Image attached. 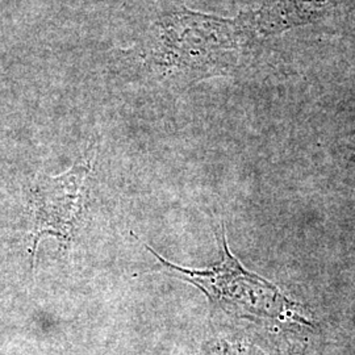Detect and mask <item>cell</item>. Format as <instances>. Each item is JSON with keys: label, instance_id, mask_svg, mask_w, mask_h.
<instances>
[{"label": "cell", "instance_id": "6da1fadb", "mask_svg": "<svg viewBox=\"0 0 355 355\" xmlns=\"http://www.w3.org/2000/svg\"><path fill=\"white\" fill-rule=\"evenodd\" d=\"M144 246L158 259L162 270L157 272L167 274L193 284L205 293L212 306L225 311H236L259 318L279 321H299V305L291 302L279 288L263 279L258 274L248 271L241 262L229 250L225 229L223 227V258L214 266L207 268H186L178 266L162 258L146 243Z\"/></svg>", "mask_w": 355, "mask_h": 355}, {"label": "cell", "instance_id": "7a4b0ae2", "mask_svg": "<svg viewBox=\"0 0 355 355\" xmlns=\"http://www.w3.org/2000/svg\"><path fill=\"white\" fill-rule=\"evenodd\" d=\"M95 154V145L91 144L87 152L64 174L41 175L29 189L32 268L36 266L38 245L44 237H55L69 246L79 232L87 203L89 178Z\"/></svg>", "mask_w": 355, "mask_h": 355}, {"label": "cell", "instance_id": "3957f363", "mask_svg": "<svg viewBox=\"0 0 355 355\" xmlns=\"http://www.w3.org/2000/svg\"><path fill=\"white\" fill-rule=\"evenodd\" d=\"M354 7L355 0H262L259 10L249 17L259 37L265 38L324 23Z\"/></svg>", "mask_w": 355, "mask_h": 355}, {"label": "cell", "instance_id": "277c9868", "mask_svg": "<svg viewBox=\"0 0 355 355\" xmlns=\"http://www.w3.org/2000/svg\"><path fill=\"white\" fill-rule=\"evenodd\" d=\"M349 148H350V149H352V150H354V152H355V139H354V140L352 141V142H350V144H349Z\"/></svg>", "mask_w": 355, "mask_h": 355}]
</instances>
